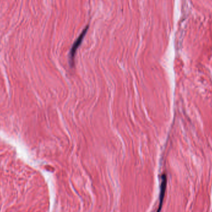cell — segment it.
Masks as SVG:
<instances>
[{
	"mask_svg": "<svg viewBox=\"0 0 212 212\" xmlns=\"http://www.w3.org/2000/svg\"><path fill=\"white\" fill-rule=\"evenodd\" d=\"M166 182H167V179L166 176L165 175H163L162 176V181H161V191H160V197H159V205L158 207V210L157 212H160V210L161 209L164 197H165V193L166 191Z\"/></svg>",
	"mask_w": 212,
	"mask_h": 212,
	"instance_id": "cell-2",
	"label": "cell"
},
{
	"mask_svg": "<svg viewBox=\"0 0 212 212\" xmlns=\"http://www.w3.org/2000/svg\"><path fill=\"white\" fill-rule=\"evenodd\" d=\"M87 30H88V26H86L83 29V31H82V32L81 33V34L80 35V36L76 40V41L73 44V45L71 48V50H70V55H69L70 63L71 65H72L73 64H74V60H75V55L76 53V51H77L78 48H79V47L80 46V45L81 44V43L83 42V41L85 38V36H86V34L87 32Z\"/></svg>",
	"mask_w": 212,
	"mask_h": 212,
	"instance_id": "cell-1",
	"label": "cell"
}]
</instances>
